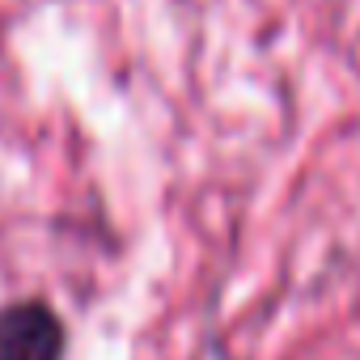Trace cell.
<instances>
[{
    "label": "cell",
    "mask_w": 360,
    "mask_h": 360,
    "mask_svg": "<svg viewBox=\"0 0 360 360\" xmlns=\"http://www.w3.org/2000/svg\"><path fill=\"white\" fill-rule=\"evenodd\" d=\"M0 360H64V322L47 301L0 309Z\"/></svg>",
    "instance_id": "1"
}]
</instances>
